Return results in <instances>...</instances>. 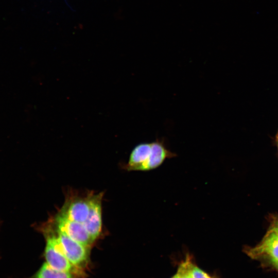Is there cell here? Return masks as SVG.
<instances>
[{
	"instance_id": "obj_1",
	"label": "cell",
	"mask_w": 278,
	"mask_h": 278,
	"mask_svg": "<svg viewBox=\"0 0 278 278\" xmlns=\"http://www.w3.org/2000/svg\"><path fill=\"white\" fill-rule=\"evenodd\" d=\"M176 156V153L167 148L163 140L142 143L131 151L125 168L129 171H150L160 166L166 160Z\"/></svg>"
},
{
	"instance_id": "obj_2",
	"label": "cell",
	"mask_w": 278,
	"mask_h": 278,
	"mask_svg": "<svg viewBox=\"0 0 278 278\" xmlns=\"http://www.w3.org/2000/svg\"><path fill=\"white\" fill-rule=\"evenodd\" d=\"M44 234L46 240L44 253L46 263L55 269L74 273L79 278L84 277V271L75 266L64 254L56 233L44 230Z\"/></svg>"
},
{
	"instance_id": "obj_3",
	"label": "cell",
	"mask_w": 278,
	"mask_h": 278,
	"mask_svg": "<svg viewBox=\"0 0 278 278\" xmlns=\"http://www.w3.org/2000/svg\"><path fill=\"white\" fill-rule=\"evenodd\" d=\"M55 233L68 259L75 266L84 271L89 263L90 248L81 244L57 229Z\"/></svg>"
},
{
	"instance_id": "obj_4",
	"label": "cell",
	"mask_w": 278,
	"mask_h": 278,
	"mask_svg": "<svg viewBox=\"0 0 278 278\" xmlns=\"http://www.w3.org/2000/svg\"><path fill=\"white\" fill-rule=\"evenodd\" d=\"M246 253L250 257L267 264L278 260V233L270 228L260 242L248 248Z\"/></svg>"
},
{
	"instance_id": "obj_5",
	"label": "cell",
	"mask_w": 278,
	"mask_h": 278,
	"mask_svg": "<svg viewBox=\"0 0 278 278\" xmlns=\"http://www.w3.org/2000/svg\"><path fill=\"white\" fill-rule=\"evenodd\" d=\"M92 194L86 197H74L67 199L59 214L68 219L84 225L89 216Z\"/></svg>"
},
{
	"instance_id": "obj_6",
	"label": "cell",
	"mask_w": 278,
	"mask_h": 278,
	"mask_svg": "<svg viewBox=\"0 0 278 278\" xmlns=\"http://www.w3.org/2000/svg\"><path fill=\"white\" fill-rule=\"evenodd\" d=\"M55 222L57 230L86 247H91L94 242L82 223L71 220L59 213L55 218Z\"/></svg>"
},
{
	"instance_id": "obj_7",
	"label": "cell",
	"mask_w": 278,
	"mask_h": 278,
	"mask_svg": "<svg viewBox=\"0 0 278 278\" xmlns=\"http://www.w3.org/2000/svg\"><path fill=\"white\" fill-rule=\"evenodd\" d=\"M102 193L92 194L89 216L84 225L95 241L100 235L102 230L101 199Z\"/></svg>"
},
{
	"instance_id": "obj_8",
	"label": "cell",
	"mask_w": 278,
	"mask_h": 278,
	"mask_svg": "<svg viewBox=\"0 0 278 278\" xmlns=\"http://www.w3.org/2000/svg\"><path fill=\"white\" fill-rule=\"evenodd\" d=\"M74 273L62 271L50 267L44 263L39 270L29 278H78Z\"/></svg>"
},
{
	"instance_id": "obj_9",
	"label": "cell",
	"mask_w": 278,
	"mask_h": 278,
	"mask_svg": "<svg viewBox=\"0 0 278 278\" xmlns=\"http://www.w3.org/2000/svg\"><path fill=\"white\" fill-rule=\"evenodd\" d=\"M194 265L192 255L187 253L178 269V278H193L192 268Z\"/></svg>"
},
{
	"instance_id": "obj_10",
	"label": "cell",
	"mask_w": 278,
	"mask_h": 278,
	"mask_svg": "<svg viewBox=\"0 0 278 278\" xmlns=\"http://www.w3.org/2000/svg\"><path fill=\"white\" fill-rule=\"evenodd\" d=\"M192 275L193 278H213L195 265H194L192 268Z\"/></svg>"
},
{
	"instance_id": "obj_11",
	"label": "cell",
	"mask_w": 278,
	"mask_h": 278,
	"mask_svg": "<svg viewBox=\"0 0 278 278\" xmlns=\"http://www.w3.org/2000/svg\"><path fill=\"white\" fill-rule=\"evenodd\" d=\"M270 228L278 233V217L274 219Z\"/></svg>"
},
{
	"instance_id": "obj_12",
	"label": "cell",
	"mask_w": 278,
	"mask_h": 278,
	"mask_svg": "<svg viewBox=\"0 0 278 278\" xmlns=\"http://www.w3.org/2000/svg\"><path fill=\"white\" fill-rule=\"evenodd\" d=\"M268 264L271 265L278 271V260L271 262Z\"/></svg>"
},
{
	"instance_id": "obj_13",
	"label": "cell",
	"mask_w": 278,
	"mask_h": 278,
	"mask_svg": "<svg viewBox=\"0 0 278 278\" xmlns=\"http://www.w3.org/2000/svg\"><path fill=\"white\" fill-rule=\"evenodd\" d=\"M171 278H178V275L176 273V274H175L172 277H171Z\"/></svg>"
},
{
	"instance_id": "obj_14",
	"label": "cell",
	"mask_w": 278,
	"mask_h": 278,
	"mask_svg": "<svg viewBox=\"0 0 278 278\" xmlns=\"http://www.w3.org/2000/svg\"><path fill=\"white\" fill-rule=\"evenodd\" d=\"M276 141H277V145H278V132H277V135H276Z\"/></svg>"
},
{
	"instance_id": "obj_15",
	"label": "cell",
	"mask_w": 278,
	"mask_h": 278,
	"mask_svg": "<svg viewBox=\"0 0 278 278\" xmlns=\"http://www.w3.org/2000/svg\"><path fill=\"white\" fill-rule=\"evenodd\" d=\"M64 1H65V3H66L67 5H68V4H67V2H66V0H64Z\"/></svg>"
}]
</instances>
